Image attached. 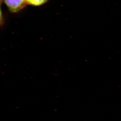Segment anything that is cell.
<instances>
[{
	"label": "cell",
	"mask_w": 121,
	"mask_h": 121,
	"mask_svg": "<svg viewBox=\"0 0 121 121\" xmlns=\"http://www.w3.org/2000/svg\"><path fill=\"white\" fill-rule=\"evenodd\" d=\"M1 0H0V26L3 24L4 22L3 16L1 8Z\"/></svg>",
	"instance_id": "3"
},
{
	"label": "cell",
	"mask_w": 121,
	"mask_h": 121,
	"mask_svg": "<svg viewBox=\"0 0 121 121\" xmlns=\"http://www.w3.org/2000/svg\"><path fill=\"white\" fill-rule=\"evenodd\" d=\"M27 4L33 6H40L44 5L49 0H26Z\"/></svg>",
	"instance_id": "2"
},
{
	"label": "cell",
	"mask_w": 121,
	"mask_h": 121,
	"mask_svg": "<svg viewBox=\"0 0 121 121\" xmlns=\"http://www.w3.org/2000/svg\"><path fill=\"white\" fill-rule=\"evenodd\" d=\"M5 4L12 12L17 13L23 9L27 4L26 0H3Z\"/></svg>",
	"instance_id": "1"
}]
</instances>
